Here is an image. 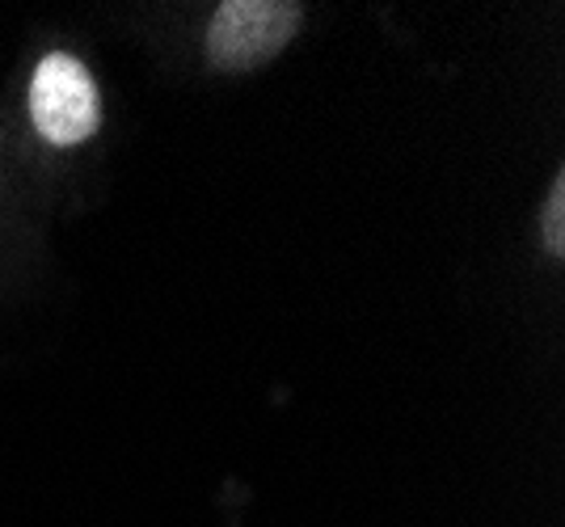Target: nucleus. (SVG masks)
Instances as JSON below:
<instances>
[{"label": "nucleus", "instance_id": "obj_1", "mask_svg": "<svg viewBox=\"0 0 565 527\" xmlns=\"http://www.w3.org/2000/svg\"><path fill=\"white\" fill-rule=\"evenodd\" d=\"M305 22L291 0H224L207 25V60L224 73H249L279 55Z\"/></svg>", "mask_w": 565, "mask_h": 527}, {"label": "nucleus", "instance_id": "obj_3", "mask_svg": "<svg viewBox=\"0 0 565 527\" xmlns=\"http://www.w3.org/2000/svg\"><path fill=\"white\" fill-rule=\"evenodd\" d=\"M541 237L548 245L553 258L565 254V173L553 178L548 186V198H544V212H541Z\"/></svg>", "mask_w": 565, "mask_h": 527}, {"label": "nucleus", "instance_id": "obj_2", "mask_svg": "<svg viewBox=\"0 0 565 527\" xmlns=\"http://www.w3.org/2000/svg\"><path fill=\"white\" fill-rule=\"evenodd\" d=\"M30 119L39 127V136L55 148L85 144L102 127L97 80L76 55L51 51L39 60L34 80H30Z\"/></svg>", "mask_w": 565, "mask_h": 527}]
</instances>
